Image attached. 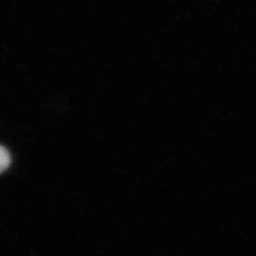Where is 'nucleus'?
Segmentation results:
<instances>
[{
    "mask_svg": "<svg viewBox=\"0 0 256 256\" xmlns=\"http://www.w3.org/2000/svg\"><path fill=\"white\" fill-rule=\"evenodd\" d=\"M11 164V157L9 152L4 146H0V173L6 171Z\"/></svg>",
    "mask_w": 256,
    "mask_h": 256,
    "instance_id": "obj_1",
    "label": "nucleus"
}]
</instances>
